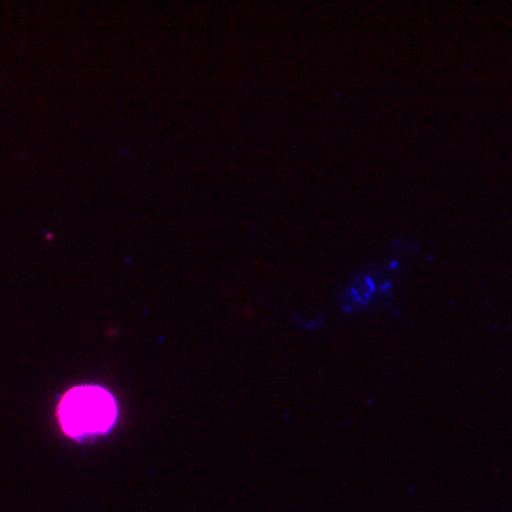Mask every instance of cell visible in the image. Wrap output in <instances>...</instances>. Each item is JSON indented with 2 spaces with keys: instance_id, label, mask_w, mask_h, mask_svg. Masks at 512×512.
I'll list each match as a JSON object with an SVG mask.
<instances>
[{
  "instance_id": "1",
  "label": "cell",
  "mask_w": 512,
  "mask_h": 512,
  "mask_svg": "<svg viewBox=\"0 0 512 512\" xmlns=\"http://www.w3.org/2000/svg\"><path fill=\"white\" fill-rule=\"evenodd\" d=\"M116 403L109 392L97 386L70 390L59 407V419L69 436L83 437L101 433L116 420Z\"/></svg>"
}]
</instances>
